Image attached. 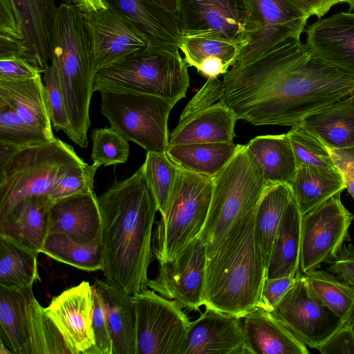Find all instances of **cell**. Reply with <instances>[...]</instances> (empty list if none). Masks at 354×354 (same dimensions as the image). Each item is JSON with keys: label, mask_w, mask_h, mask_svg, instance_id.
<instances>
[{"label": "cell", "mask_w": 354, "mask_h": 354, "mask_svg": "<svg viewBox=\"0 0 354 354\" xmlns=\"http://www.w3.org/2000/svg\"><path fill=\"white\" fill-rule=\"evenodd\" d=\"M100 93L101 112L111 128L147 152L167 151L169 115L176 104L146 93L107 90Z\"/></svg>", "instance_id": "8fae6325"}, {"label": "cell", "mask_w": 354, "mask_h": 354, "mask_svg": "<svg viewBox=\"0 0 354 354\" xmlns=\"http://www.w3.org/2000/svg\"><path fill=\"white\" fill-rule=\"evenodd\" d=\"M180 354H248L241 318L205 308L190 322Z\"/></svg>", "instance_id": "ffe728a7"}, {"label": "cell", "mask_w": 354, "mask_h": 354, "mask_svg": "<svg viewBox=\"0 0 354 354\" xmlns=\"http://www.w3.org/2000/svg\"><path fill=\"white\" fill-rule=\"evenodd\" d=\"M84 1L86 3L88 12L107 8L103 0H84Z\"/></svg>", "instance_id": "11a10c76"}, {"label": "cell", "mask_w": 354, "mask_h": 354, "mask_svg": "<svg viewBox=\"0 0 354 354\" xmlns=\"http://www.w3.org/2000/svg\"><path fill=\"white\" fill-rule=\"evenodd\" d=\"M212 194L200 239L207 257L213 254L232 225L254 210L268 186L241 145L227 164L212 177Z\"/></svg>", "instance_id": "8992f818"}, {"label": "cell", "mask_w": 354, "mask_h": 354, "mask_svg": "<svg viewBox=\"0 0 354 354\" xmlns=\"http://www.w3.org/2000/svg\"><path fill=\"white\" fill-rule=\"evenodd\" d=\"M317 351L322 354H354V325L343 324Z\"/></svg>", "instance_id": "f907efd6"}, {"label": "cell", "mask_w": 354, "mask_h": 354, "mask_svg": "<svg viewBox=\"0 0 354 354\" xmlns=\"http://www.w3.org/2000/svg\"><path fill=\"white\" fill-rule=\"evenodd\" d=\"M57 8L55 0H0V58L23 57L44 73Z\"/></svg>", "instance_id": "30bf717a"}, {"label": "cell", "mask_w": 354, "mask_h": 354, "mask_svg": "<svg viewBox=\"0 0 354 354\" xmlns=\"http://www.w3.org/2000/svg\"><path fill=\"white\" fill-rule=\"evenodd\" d=\"M41 253L57 261L87 271L102 270V243L82 244L59 233H50Z\"/></svg>", "instance_id": "8d00e7d4"}, {"label": "cell", "mask_w": 354, "mask_h": 354, "mask_svg": "<svg viewBox=\"0 0 354 354\" xmlns=\"http://www.w3.org/2000/svg\"><path fill=\"white\" fill-rule=\"evenodd\" d=\"M160 6L170 10L176 11V0H152Z\"/></svg>", "instance_id": "9f6ffc18"}, {"label": "cell", "mask_w": 354, "mask_h": 354, "mask_svg": "<svg viewBox=\"0 0 354 354\" xmlns=\"http://www.w3.org/2000/svg\"><path fill=\"white\" fill-rule=\"evenodd\" d=\"M44 84L52 127L67 136L70 124L64 94L55 67L50 64L44 73Z\"/></svg>", "instance_id": "7bdbcfd3"}, {"label": "cell", "mask_w": 354, "mask_h": 354, "mask_svg": "<svg viewBox=\"0 0 354 354\" xmlns=\"http://www.w3.org/2000/svg\"><path fill=\"white\" fill-rule=\"evenodd\" d=\"M188 67L179 50L151 48L97 71L93 90L146 93L176 104L189 86Z\"/></svg>", "instance_id": "ba28073f"}, {"label": "cell", "mask_w": 354, "mask_h": 354, "mask_svg": "<svg viewBox=\"0 0 354 354\" xmlns=\"http://www.w3.org/2000/svg\"><path fill=\"white\" fill-rule=\"evenodd\" d=\"M6 353H12L11 351L8 349V348L4 345L3 342H1V351L0 354H6Z\"/></svg>", "instance_id": "680465c9"}, {"label": "cell", "mask_w": 354, "mask_h": 354, "mask_svg": "<svg viewBox=\"0 0 354 354\" xmlns=\"http://www.w3.org/2000/svg\"><path fill=\"white\" fill-rule=\"evenodd\" d=\"M0 100L13 109L27 124L50 140L55 138L41 75L21 81L0 80Z\"/></svg>", "instance_id": "83f0119b"}, {"label": "cell", "mask_w": 354, "mask_h": 354, "mask_svg": "<svg viewBox=\"0 0 354 354\" xmlns=\"http://www.w3.org/2000/svg\"><path fill=\"white\" fill-rule=\"evenodd\" d=\"M85 164L72 146L56 137L0 156V216L24 198L49 196L64 176Z\"/></svg>", "instance_id": "5b68a950"}, {"label": "cell", "mask_w": 354, "mask_h": 354, "mask_svg": "<svg viewBox=\"0 0 354 354\" xmlns=\"http://www.w3.org/2000/svg\"><path fill=\"white\" fill-rule=\"evenodd\" d=\"M93 330L95 344L91 354H113V342L104 302L98 288L93 286Z\"/></svg>", "instance_id": "f6af8a7d"}, {"label": "cell", "mask_w": 354, "mask_h": 354, "mask_svg": "<svg viewBox=\"0 0 354 354\" xmlns=\"http://www.w3.org/2000/svg\"><path fill=\"white\" fill-rule=\"evenodd\" d=\"M327 149L342 176L346 189L354 198V146L343 149Z\"/></svg>", "instance_id": "816d5d0a"}, {"label": "cell", "mask_w": 354, "mask_h": 354, "mask_svg": "<svg viewBox=\"0 0 354 354\" xmlns=\"http://www.w3.org/2000/svg\"><path fill=\"white\" fill-rule=\"evenodd\" d=\"M221 101L255 126L295 127L354 95V78L317 55L300 37L288 39L263 56L234 65L223 75Z\"/></svg>", "instance_id": "6da1fadb"}, {"label": "cell", "mask_w": 354, "mask_h": 354, "mask_svg": "<svg viewBox=\"0 0 354 354\" xmlns=\"http://www.w3.org/2000/svg\"><path fill=\"white\" fill-rule=\"evenodd\" d=\"M118 12L149 40L151 48L176 51L183 39L176 11H170L152 0H103Z\"/></svg>", "instance_id": "44dd1931"}, {"label": "cell", "mask_w": 354, "mask_h": 354, "mask_svg": "<svg viewBox=\"0 0 354 354\" xmlns=\"http://www.w3.org/2000/svg\"><path fill=\"white\" fill-rule=\"evenodd\" d=\"M95 286L101 293L113 342V354H136V317L132 295L125 294L107 281Z\"/></svg>", "instance_id": "4dcf8cb0"}, {"label": "cell", "mask_w": 354, "mask_h": 354, "mask_svg": "<svg viewBox=\"0 0 354 354\" xmlns=\"http://www.w3.org/2000/svg\"><path fill=\"white\" fill-rule=\"evenodd\" d=\"M93 310V286L86 281L53 297L45 308L69 353L91 354L95 344Z\"/></svg>", "instance_id": "d6986e66"}, {"label": "cell", "mask_w": 354, "mask_h": 354, "mask_svg": "<svg viewBox=\"0 0 354 354\" xmlns=\"http://www.w3.org/2000/svg\"><path fill=\"white\" fill-rule=\"evenodd\" d=\"M296 278L297 277L266 278L257 307L272 312L281 297L293 284Z\"/></svg>", "instance_id": "c3c4849f"}, {"label": "cell", "mask_w": 354, "mask_h": 354, "mask_svg": "<svg viewBox=\"0 0 354 354\" xmlns=\"http://www.w3.org/2000/svg\"><path fill=\"white\" fill-rule=\"evenodd\" d=\"M41 75L26 59L18 56L0 58V80L21 81Z\"/></svg>", "instance_id": "7dc6e473"}, {"label": "cell", "mask_w": 354, "mask_h": 354, "mask_svg": "<svg viewBox=\"0 0 354 354\" xmlns=\"http://www.w3.org/2000/svg\"><path fill=\"white\" fill-rule=\"evenodd\" d=\"M176 1L183 37L216 35L243 46L256 30L245 0Z\"/></svg>", "instance_id": "9a60e30c"}, {"label": "cell", "mask_w": 354, "mask_h": 354, "mask_svg": "<svg viewBox=\"0 0 354 354\" xmlns=\"http://www.w3.org/2000/svg\"><path fill=\"white\" fill-rule=\"evenodd\" d=\"M303 215L346 189L340 173L301 165L288 183Z\"/></svg>", "instance_id": "d6a6232c"}, {"label": "cell", "mask_w": 354, "mask_h": 354, "mask_svg": "<svg viewBox=\"0 0 354 354\" xmlns=\"http://www.w3.org/2000/svg\"><path fill=\"white\" fill-rule=\"evenodd\" d=\"M248 354H308L307 346L271 312L256 307L241 317Z\"/></svg>", "instance_id": "484cf974"}, {"label": "cell", "mask_w": 354, "mask_h": 354, "mask_svg": "<svg viewBox=\"0 0 354 354\" xmlns=\"http://www.w3.org/2000/svg\"><path fill=\"white\" fill-rule=\"evenodd\" d=\"M53 202L48 195L32 196L19 201L0 216V234L41 253L50 233Z\"/></svg>", "instance_id": "cb8c5ba5"}, {"label": "cell", "mask_w": 354, "mask_h": 354, "mask_svg": "<svg viewBox=\"0 0 354 354\" xmlns=\"http://www.w3.org/2000/svg\"><path fill=\"white\" fill-rule=\"evenodd\" d=\"M243 45L216 35L183 37L179 50L188 66L196 68L208 57H218L231 67Z\"/></svg>", "instance_id": "74e56055"}, {"label": "cell", "mask_w": 354, "mask_h": 354, "mask_svg": "<svg viewBox=\"0 0 354 354\" xmlns=\"http://www.w3.org/2000/svg\"><path fill=\"white\" fill-rule=\"evenodd\" d=\"M241 145L205 142L168 147L167 154L178 167L212 178L232 158Z\"/></svg>", "instance_id": "1f68e13d"}, {"label": "cell", "mask_w": 354, "mask_h": 354, "mask_svg": "<svg viewBox=\"0 0 354 354\" xmlns=\"http://www.w3.org/2000/svg\"><path fill=\"white\" fill-rule=\"evenodd\" d=\"M310 17L324 16L334 5L340 0H294Z\"/></svg>", "instance_id": "db71d44e"}, {"label": "cell", "mask_w": 354, "mask_h": 354, "mask_svg": "<svg viewBox=\"0 0 354 354\" xmlns=\"http://www.w3.org/2000/svg\"><path fill=\"white\" fill-rule=\"evenodd\" d=\"M132 300L136 354H180L191 322L177 301L148 288L132 295Z\"/></svg>", "instance_id": "7c38bea8"}, {"label": "cell", "mask_w": 354, "mask_h": 354, "mask_svg": "<svg viewBox=\"0 0 354 354\" xmlns=\"http://www.w3.org/2000/svg\"><path fill=\"white\" fill-rule=\"evenodd\" d=\"M328 264L326 270L354 288V245L344 243Z\"/></svg>", "instance_id": "681fc988"}, {"label": "cell", "mask_w": 354, "mask_h": 354, "mask_svg": "<svg viewBox=\"0 0 354 354\" xmlns=\"http://www.w3.org/2000/svg\"><path fill=\"white\" fill-rule=\"evenodd\" d=\"M95 73L151 48L127 18L109 8L84 12Z\"/></svg>", "instance_id": "e0dca14e"}, {"label": "cell", "mask_w": 354, "mask_h": 354, "mask_svg": "<svg viewBox=\"0 0 354 354\" xmlns=\"http://www.w3.org/2000/svg\"><path fill=\"white\" fill-rule=\"evenodd\" d=\"M256 209L238 220L207 257L205 308L241 318L257 307L267 268L255 234Z\"/></svg>", "instance_id": "3957f363"}, {"label": "cell", "mask_w": 354, "mask_h": 354, "mask_svg": "<svg viewBox=\"0 0 354 354\" xmlns=\"http://www.w3.org/2000/svg\"><path fill=\"white\" fill-rule=\"evenodd\" d=\"M212 187V178L178 166L167 212L157 222L153 233L152 250L159 264L174 260L200 237L207 218Z\"/></svg>", "instance_id": "52a82bcc"}, {"label": "cell", "mask_w": 354, "mask_h": 354, "mask_svg": "<svg viewBox=\"0 0 354 354\" xmlns=\"http://www.w3.org/2000/svg\"><path fill=\"white\" fill-rule=\"evenodd\" d=\"M341 193L302 215L299 270L305 272L328 263L350 240L354 215L343 205Z\"/></svg>", "instance_id": "4fadbf2b"}, {"label": "cell", "mask_w": 354, "mask_h": 354, "mask_svg": "<svg viewBox=\"0 0 354 354\" xmlns=\"http://www.w3.org/2000/svg\"><path fill=\"white\" fill-rule=\"evenodd\" d=\"M0 337L15 354L69 353L32 287L0 286Z\"/></svg>", "instance_id": "9c48e42d"}, {"label": "cell", "mask_w": 354, "mask_h": 354, "mask_svg": "<svg viewBox=\"0 0 354 354\" xmlns=\"http://www.w3.org/2000/svg\"><path fill=\"white\" fill-rule=\"evenodd\" d=\"M245 145L250 160L268 185L291 181L297 165L287 133L259 136Z\"/></svg>", "instance_id": "4316f807"}, {"label": "cell", "mask_w": 354, "mask_h": 354, "mask_svg": "<svg viewBox=\"0 0 354 354\" xmlns=\"http://www.w3.org/2000/svg\"><path fill=\"white\" fill-rule=\"evenodd\" d=\"M340 2H346L349 4L351 9L354 8V0H340Z\"/></svg>", "instance_id": "91938a15"}, {"label": "cell", "mask_w": 354, "mask_h": 354, "mask_svg": "<svg viewBox=\"0 0 354 354\" xmlns=\"http://www.w3.org/2000/svg\"><path fill=\"white\" fill-rule=\"evenodd\" d=\"M304 31L306 45L317 55L354 78V13L320 19Z\"/></svg>", "instance_id": "7402d4cb"}, {"label": "cell", "mask_w": 354, "mask_h": 354, "mask_svg": "<svg viewBox=\"0 0 354 354\" xmlns=\"http://www.w3.org/2000/svg\"><path fill=\"white\" fill-rule=\"evenodd\" d=\"M37 254L0 234V286L33 287L39 280Z\"/></svg>", "instance_id": "e575fe53"}, {"label": "cell", "mask_w": 354, "mask_h": 354, "mask_svg": "<svg viewBox=\"0 0 354 354\" xmlns=\"http://www.w3.org/2000/svg\"><path fill=\"white\" fill-rule=\"evenodd\" d=\"M293 198L288 184H274L266 188L257 205L255 214V234L266 268L281 219Z\"/></svg>", "instance_id": "836d02e7"}, {"label": "cell", "mask_w": 354, "mask_h": 354, "mask_svg": "<svg viewBox=\"0 0 354 354\" xmlns=\"http://www.w3.org/2000/svg\"><path fill=\"white\" fill-rule=\"evenodd\" d=\"M236 118L222 101L179 119L169 133V147L178 145L233 142Z\"/></svg>", "instance_id": "d4e9b609"}, {"label": "cell", "mask_w": 354, "mask_h": 354, "mask_svg": "<svg viewBox=\"0 0 354 354\" xmlns=\"http://www.w3.org/2000/svg\"><path fill=\"white\" fill-rule=\"evenodd\" d=\"M222 95V82L217 77L207 78L203 87L185 107L180 119L220 101Z\"/></svg>", "instance_id": "bcb514c9"}, {"label": "cell", "mask_w": 354, "mask_h": 354, "mask_svg": "<svg viewBox=\"0 0 354 354\" xmlns=\"http://www.w3.org/2000/svg\"><path fill=\"white\" fill-rule=\"evenodd\" d=\"M100 166L85 164L72 169L55 185L48 196L53 201L79 193L93 191L94 178Z\"/></svg>", "instance_id": "ee69618b"}, {"label": "cell", "mask_w": 354, "mask_h": 354, "mask_svg": "<svg viewBox=\"0 0 354 354\" xmlns=\"http://www.w3.org/2000/svg\"><path fill=\"white\" fill-rule=\"evenodd\" d=\"M50 140H52L27 124L13 109L0 100V144L19 149Z\"/></svg>", "instance_id": "60d3db41"}, {"label": "cell", "mask_w": 354, "mask_h": 354, "mask_svg": "<svg viewBox=\"0 0 354 354\" xmlns=\"http://www.w3.org/2000/svg\"><path fill=\"white\" fill-rule=\"evenodd\" d=\"M299 124L326 147L343 149L354 146V95L309 115Z\"/></svg>", "instance_id": "f546056e"}, {"label": "cell", "mask_w": 354, "mask_h": 354, "mask_svg": "<svg viewBox=\"0 0 354 354\" xmlns=\"http://www.w3.org/2000/svg\"><path fill=\"white\" fill-rule=\"evenodd\" d=\"M230 67L227 63L218 57H208L203 59L196 68L203 76L209 78L225 74Z\"/></svg>", "instance_id": "f5cc1de1"}, {"label": "cell", "mask_w": 354, "mask_h": 354, "mask_svg": "<svg viewBox=\"0 0 354 354\" xmlns=\"http://www.w3.org/2000/svg\"><path fill=\"white\" fill-rule=\"evenodd\" d=\"M97 202L106 280L129 295L147 289L158 207L143 165L129 178L113 183Z\"/></svg>", "instance_id": "7a4b0ae2"}, {"label": "cell", "mask_w": 354, "mask_h": 354, "mask_svg": "<svg viewBox=\"0 0 354 354\" xmlns=\"http://www.w3.org/2000/svg\"><path fill=\"white\" fill-rule=\"evenodd\" d=\"M62 3L77 7L84 12H88L86 3L84 0H62Z\"/></svg>", "instance_id": "6f0895ef"}, {"label": "cell", "mask_w": 354, "mask_h": 354, "mask_svg": "<svg viewBox=\"0 0 354 354\" xmlns=\"http://www.w3.org/2000/svg\"><path fill=\"white\" fill-rule=\"evenodd\" d=\"M142 165L156 198L158 212L163 216L167 210L178 166L166 152H147Z\"/></svg>", "instance_id": "f35d334b"}, {"label": "cell", "mask_w": 354, "mask_h": 354, "mask_svg": "<svg viewBox=\"0 0 354 354\" xmlns=\"http://www.w3.org/2000/svg\"><path fill=\"white\" fill-rule=\"evenodd\" d=\"M271 313L303 344L317 350L344 324L313 292L302 273Z\"/></svg>", "instance_id": "5bb4252c"}, {"label": "cell", "mask_w": 354, "mask_h": 354, "mask_svg": "<svg viewBox=\"0 0 354 354\" xmlns=\"http://www.w3.org/2000/svg\"><path fill=\"white\" fill-rule=\"evenodd\" d=\"M206 245L198 238L174 260L160 263L148 287L182 307L198 310L203 306Z\"/></svg>", "instance_id": "ac0fdd59"}, {"label": "cell", "mask_w": 354, "mask_h": 354, "mask_svg": "<svg viewBox=\"0 0 354 354\" xmlns=\"http://www.w3.org/2000/svg\"><path fill=\"white\" fill-rule=\"evenodd\" d=\"M50 233L64 234L82 244L102 243V220L94 191L54 201Z\"/></svg>", "instance_id": "603a6c76"}, {"label": "cell", "mask_w": 354, "mask_h": 354, "mask_svg": "<svg viewBox=\"0 0 354 354\" xmlns=\"http://www.w3.org/2000/svg\"><path fill=\"white\" fill-rule=\"evenodd\" d=\"M297 167L308 165L332 173H339L327 147L300 124L287 133Z\"/></svg>", "instance_id": "ab89813d"}, {"label": "cell", "mask_w": 354, "mask_h": 354, "mask_svg": "<svg viewBox=\"0 0 354 354\" xmlns=\"http://www.w3.org/2000/svg\"><path fill=\"white\" fill-rule=\"evenodd\" d=\"M245 1L256 30L232 66L254 60L286 39L300 37L305 30L310 16L294 0Z\"/></svg>", "instance_id": "2e32d148"}, {"label": "cell", "mask_w": 354, "mask_h": 354, "mask_svg": "<svg viewBox=\"0 0 354 354\" xmlns=\"http://www.w3.org/2000/svg\"><path fill=\"white\" fill-rule=\"evenodd\" d=\"M51 64L64 94L70 124L67 136L81 148L88 146L95 71L84 12L62 3L53 21Z\"/></svg>", "instance_id": "277c9868"}, {"label": "cell", "mask_w": 354, "mask_h": 354, "mask_svg": "<svg viewBox=\"0 0 354 354\" xmlns=\"http://www.w3.org/2000/svg\"><path fill=\"white\" fill-rule=\"evenodd\" d=\"M301 214L295 198L289 203L276 234L266 270V277H297L299 270Z\"/></svg>", "instance_id": "f1b7e54d"}, {"label": "cell", "mask_w": 354, "mask_h": 354, "mask_svg": "<svg viewBox=\"0 0 354 354\" xmlns=\"http://www.w3.org/2000/svg\"><path fill=\"white\" fill-rule=\"evenodd\" d=\"M319 298L344 324L354 325V288L328 270L315 269L303 274Z\"/></svg>", "instance_id": "d590c367"}, {"label": "cell", "mask_w": 354, "mask_h": 354, "mask_svg": "<svg viewBox=\"0 0 354 354\" xmlns=\"http://www.w3.org/2000/svg\"><path fill=\"white\" fill-rule=\"evenodd\" d=\"M91 159L100 166L125 163L129 156V141L111 127L94 129L91 133Z\"/></svg>", "instance_id": "b9f144b4"}]
</instances>
